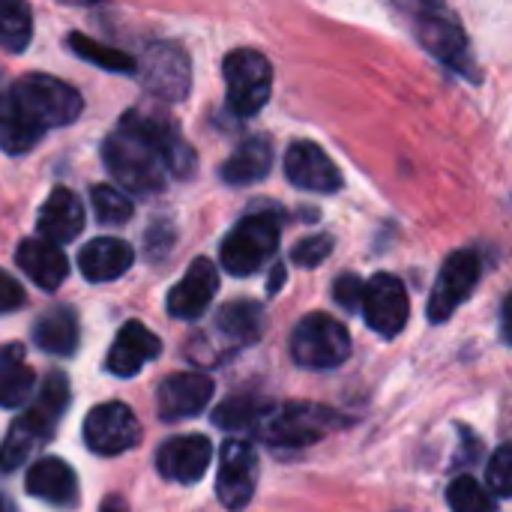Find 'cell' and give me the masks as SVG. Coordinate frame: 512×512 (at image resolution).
Here are the masks:
<instances>
[{
	"label": "cell",
	"instance_id": "6da1fadb",
	"mask_svg": "<svg viewBox=\"0 0 512 512\" xmlns=\"http://www.w3.org/2000/svg\"><path fill=\"white\" fill-rule=\"evenodd\" d=\"M102 162L108 174L135 195H153L165 186V159L150 135L147 114L129 111L123 123L105 138L102 144Z\"/></svg>",
	"mask_w": 512,
	"mask_h": 512
},
{
	"label": "cell",
	"instance_id": "7a4b0ae2",
	"mask_svg": "<svg viewBox=\"0 0 512 512\" xmlns=\"http://www.w3.org/2000/svg\"><path fill=\"white\" fill-rule=\"evenodd\" d=\"M15 102L27 120H33L39 129L51 126H69L78 120L84 102L75 87L66 81L45 75V72H30L15 81Z\"/></svg>",
	"mask_w": 512,
	"mask_h": 512
},
{
	"label": "cell",
	"instance_id": "3957f363",
	"mask_svg": "<svg viewBox=\"0 0 512 512\" xmlns=\"http://www.w3.org/2000/svg\"><path fill=\"white\" fill-rule=\"evenodd\" d=\"M282 234V219L273 213H252L240 219L222 243V267L231 276H252L258 273L276 252Z\"/></svg>",
	"mask_w": 512,
	"mask_h": 512
},
{
	"label": "cell",
	"instance_id": "277c9868",
	"mask_svg": "<svg viewBox=\"0 0 512 512\" xmlns=\"http://www.w3.org/2000/svg\"><path fill=\"white\" fill-rule=\"evenodd\" d=\"M291 357L303 369H336L351 357V336L333 315L312 312L294 327Z\"/></svg>",
	"mask_w": 512,
	"mask_h": 512
},
{
	"label": "cell",
	"instance_id": "5b68a950",
	"mask_svg": "<svg viewBox=\"0 0 512 512\" xmlns=\"http://www.w3.org/2000/svg\"><path fill=\"white\" fill-rule=\"evenodd\" d=\"M336 423H342V420L327 408L306 405V402H291V405H282V408H270L264 414V420L258 423V435L270 447L297 450V447H309V444L321 441L327 435V429L336 426Z\"/></svg>",
	"mask_w": 512,
	"mask_h": 512
},
{
	"label": "cell",
	"instance_id": "8992f818",
	"mask_svg": "<svg viewBox=\"0 0 512 512\" xmlns=\"http://www.w3.org/2000/svg\"><path fill=\"white\" fill-rule=\"evenodd\" d=\"M225 87H228V108L237 117L258 114L273 90V66L261 51L237 48L225 57Z\"/></svg>",
	"mask_w": 512,
	"mask_h": 512
},
{
	"label": "cell",
	"instance_id": "52a82bcc",
	"mask_svg": "<svg viewBox=\"0 0 512 512\" xmlns=\"http://www.w3.org/2000/svg\"><path fill=\"white\" fill-rule=\"evenodd\" d=\"M138 66H141V81L153 96L168 102H180L189 96L192 66L177 42H153Z\"/></svg>",
	"mask_w": 512,
	"mask_h": 512
},
{
	"label": "cell",
	"instance_id": "ba28073f",
	"mask_svg": "<svg viewBox=\"0 0 512 512\" xmlns=\"http://www.w3.org/2000/svg\"><path fill=\"white\" fill-rule=\"evenodd\" d=\"M417 36H420V42L426 45V51L432 57H438L441 63L453 66L459 75H474V60H471L468 36H465V30L456 24V18L447 9H438V6L420 9Z\"/></svg>",
	"mask_w": 512,
	"mask_h": 512
},
{
	"label": "cell",
	"instance_id": "9c48e42d",
	"mask_svg": "<svg viewBox=\"0 0 512 512\" xmlns=\"http://www.w3.org/2000/svg\"><path fill=\"white\" fill-rule=\"evenodd\" d=\"M141 441V423L123 402H105L84 420V444L99 456H120Z\"/></svg>",
	"mask_w": 512,
	"mask_h": 512
},
{
	"label": "cell",
	"instance_id": "30bf717a",
	"mask_svg": "<svg viewBox=\"0 0 512 512\" xmlns=\"http://www.w3.org/2000/svg\"><path fill=\"white\" fill-rule=\"evenodd\" d=\"M258 486V453L249 441H225L216 474V495L225 510H243Z\"/></svg>",
	"mask_w": 512,
	"mask_h": 512
},
{
	"label": "cell",
	"instance_id": "8fae6325",
	"mask_svg": "<svg viewBox=\"0 0 512 512\" xmlns=\"http://www.w3.org/2000/svg\"><path fill=\"white\" fill-rule=\"evenodd\" d=\"M477 282H480V258H477V252H468V249L453 252L444 261V267H441V273L435 279V288H432V297H429V321H435V324L447 321L459 309V303H465L471 297Z\"/></svg>",
	"mask_w": 512,
	"mask_h": 512
},
{
	"label": "cell",
	"instance_id": "7c38bea8",
	"mask_svg": "<svg viewBox=\"0 0 512 512\" xmlns=\"http://www.w3.org/2000/svg\"><path fill=\"white\" fill-rule=\"evenodd\" d=\"M363 315H366V324L378 336H387V339L399 336L411 318V300H408L402 279L390 273L372 276L366 285V297H363Z\"/></svg>",
	"mask_w": 512,
	"mask_h": 512
},
{
	"label": "cell",
	"instance_id": "4fadbf2b",
	"mask_svg": "<svg viewBox=\"0 0 512 512\" xmlns=\"http://www.w3.org/2000/svg\"><path fill=\"white\" fill-rule=\"evenodd\" d=\"M285 174L294 186L309 192L333 195L342 189V174L336 162L312 141H294L285 153Z\"/></svg>",
	"mask_w": 512,
	"mask_h": 512
},
{
	"label": "cell",
	"instance_id": "5bb4252c",
	"mask_svg": "<svg viewBox=\"0 0 512 512\" xmlns=\"http://www.w3.org/2000/svg\"><path fill=\"white\" fill-rule=\"evenodd\" d=\"M219 291V270L210 258H195L186 276L168 294V312L180 321H195L207 312Z\"/></svg>",
	"mask_w": 512,
	"mask_h": 512
},
{
	"label": "cell",
	"instance_id": "9a60e30c",
	"mask_svg": "<svg viewBox=\"0 0 512 512\" xmlns=\"http://www.w3.org/2000/svg\"><path fill=\"white\" fill-rule=\"evenodd\" d=\"M213 381L201 372H177L159 384L156 402L162 420H189L198 417L213 399Z\"/></svg>",
	"mask_w": 512,
	"mask_h": 512
},
{
	"label": "cell",
	"instance_id": "2e32d148",
	"mask_svg": "<svg viewBox=\"0 0 512 512\" xmlns=\"http://www.w3.org/2000/svg\"><path fill=\"white\" fill-rule=\"evenodd\" d=\"M210 459H213V444L204 435H180L159 447L156 468L165 480L192 486L207 474Z\"/></svg>",
	"mask_w": 512,
	"mask_h": 512
},
{
	"label": "cell",
	"instance_id": "e0dca14e",
	"mask_svg": "<svg viewBox=\"0 0 512 512\" xmlns=\"http://www.w3.org/2000/svg\"><path fill=\"white\" fill-rule=\"evenodd\" d=\"M159 351H162V342L150 327H144L141 321H126L108 351V372L117 378H132L150 360H156Z\"/></svg>",
	"mask_w": 512,
	"mask_h": 512
},
{
	"label": "cell",
	"instance_id": "ac0fdd59",
	"mask_svg": "<svg viewBox=\"0 0 512 512\" xmlns=\"http://www.w3.org/2000/svg\"><path fill=\"white\" fill-rule=\"evenodd\" d=\"M15 261L18 267L24 270V276L39 285L42 291H54L63 285L66 273H69V261L63 255V249L45 237H33V240H24L15 252Z\"/></svg>",
	"mask_w": 512,
	"mask_h": 512
},
{
	"label": "cell",
	"instance_id": "d6986e66",
	"mask_svg": "<svg viewBox=\"0 0 512 512\" xmlns=\"http://www.w3.org/2000/svg\"><path fill=\"white\" fill-rule=\"evenodd\" d=\"M84 222H87V216H84V204H81V198L75 195V192H69V189H54L51 195H48V201L42 204V210H39V234L45 237V240H51V243H69V240H75L81 231H84Z\"/></svg>",
	"mask_w": 512,
	"mask_h": 512
},
{
	"label": "cell",
	"instance_id": "ffe728a7",
	"mask_svg": "<svg viewBox=\"0 0 512 512\" xmlns=\"http://www.w3.org/2000/svg\"><path fill=\"white\" fill-rule=\"evenodd\" d=\"M135 261V252L126 240L96 237L78 252V270L87 282H111L120 279Z\"/></svg>",
	"mask_w": 512,
	"mask_h": 512
},
{
	"label": "cell",
	"instance_id": "44dd1931",
	"mask_svg": "<svg viewBox=\"0 0 512 512\" xmlns=\"http://www.w3.org/2000/svg\"><path fill=\"white\" fill-rule=\"evenodd\" d=\"M27 495L54 504V507H72L78 501V480L75 471L63 462V459H39L30 471H27Z\"/></svg>",
	"mask_w": 512,
	"mask_h": 512
},
{
	"label": "cell",
	"instance_id": "7402d4cb",
	"mask_svg": "<svg viewBox=\"0 0 512 512\" xmlns=\"http://www.w3.org/2000/svg\"><path fill=\"white\" fill-rule=\"evenodd\" d=\"M273 168V144L264 135L246 138L222 165V180L231 186H252L264 180Z\"/></svg>",
	"mask_w": 512,
	"mask_h": 512
},
{
	"label": "cell",
	"instance_id": "603a6c76",
	"mask_svg": "<svg viewBox=\"0 0 512 512\" xmlns=\"http://www.w3.org/2000/svg\"><path fill=\"white\" fill-rule=\"evenodd\" d=\"M78 336H81V330H78V315H75L69 306H57V309L45 312V315H39L36 324H33V342H36L42 351L54 354V357H69V354H75V351H78Z\"/></svg>",
	"mask_w": 512,
	"mask_h": 512
},
{
	"label": "cell",
	"instance_id": "cb8c5ba5",
	"mask_svg": "<svg viewBox=\"0 0 512 512\" xmlns=\"http://www.w3.org/2000/svg\"><path fill=\"white\" fill-rule=\"evenodd\" d=\"M36 375L24 363V348L18 342L0 348V408H21L33 393Z\"/></svg>",
	"mask_w": 512,
	"mask_h": 512
},
{
	"label": "cell",
	"instance_id": "d4e9b609",
	"mask_svg": "<svg viewBox=\"0 0 512 512\" xmlns=\"http://www.w3.org/2000/svg\"><path fill=\"white\" fill-rule=\"evenodd\" d=\"M261 306L249 303V300H237L222 306V312L216 315V333L231 345V348H243L249 342H255L261 336Z\"/></svg>",
	"mask_w": 512,
	"mask_h": 512
},
{
	"label": "cell",
	"instance_id": "484cf974",
	"mask_svg": "<svg viewBox=\"0 0 512 512\" xmlns=\"http://www.w3.org/2000/svg\"><path fill=\"white\" fill-rule=\"evenodd\" d=\"M66 405H69V384H66V378H63L60 372H51V375L45 378V387L39 390L36 402L27 408L24 417H27L36 429H42V432L51 438V432H54V426L60 423Z\"/></svg>",
	"mask_w": 512,
	"mask_h": 512
},
{
	"label": "cell",
	"instance_id": "4316f807",
	"mask_svg": "<svg viewBox=\"0 0 512 512\" xmlns=\"http://www.w3.org/2000/svg\"><path fill=\"white\" fill-rule=\"evenodd\" d=\"M45 438H48V435H45L42 429H36L27 417L15 420L12 429H9V435H6V441H3V447H0V468H3V471L21 468Z\"/></svg>",
	"mask_w": 512,
	"mask_h": 512
},
{
	"label": "cell",
	"instance_id": "83f0119b",
	"mask_svg": "<svg viewBox=\"0 0 512 512\" xmlns=\"http://www.w3.org/2000/svg\"><path fill=\"white\" fill-rule=\"evenodd\" d=\"M66 42H69V48H72L81 60L96 63V66H102V69H108V72H135V69H138V60H135V57H129V54L120 51V48L102 45V42H96L93 36L69 33Z\"/></svg>",
	"mask_w": 512,
	"mask_h": 512
},
{
	"label": "cell",
	"instance_id": "f1b7e54d",
	"mask_svg": "<svg viewBox=\"0 0 512 512\" xmlns=\"http://www.w3.org/2000/svg\"><path fill=\"white\" fill-rule=\"evenodd\" d=\"M267 411H270V408H267L258 396L240 393V396L225 399V402L213 411V423H216L219 429H249V426L258 429V423L264 420Z\"/></svg>",
	"mask_w": 512,
	"mask_h": 512
},
{
	"label": "cell",
	"instance_id": "f546056e",
	"mask_svg": "<svg viewBox=\"0 0 512 512\" xmlns=\"http://www.w3.org/2000/svg\"><path fill=\"white\" fill-rule=\"evenodd\" d=\"M33 36V15L27 3L0 0V45L6 51H24Z\"/></svg>",
	"mask_w": 512,
	"mask_h": 512
},
{
	"label": "cell",
	"instance_id": "4dcf8cb0",
	"mask_svg": "<svg viewBox=\"0 0 512 512\" xmlns=\"http://www.w3.org/2000/svg\"><path fill=\"white\" fill-rule=\"evenodd\" d=\"M90 201H93V213L102 225H126L132 219V201L114 186H105V183L93 186Z\"/></svg>",
	"mask_w": 512,
	"mask_h": 512
},
{
	"label": "cell",
	"instance_id": "1f68e13d",
	"mask_svg": "<svg viewBox=\"0 0 512 512\" xmlns=\"http://www.w3.org/2000/svg\"><path fill=\"white\" fill-rule=\"evenodd\" d=\"M447 504L453 512H495V501L474 477H456L447 489Z\"/></svg>",
	"mask_w": 512,
	"mask_h": 512
},
{
	"label": "cell",
	"instance_id": "d6a6232c",
	"mask_svg": "<svg viewBox=\"0 0 512 512\" xmlns=\"http://www.w3.org/2000/svg\"><path fill=\"white\" fill-rule=\"evenodd\" d=\"M489 489L498 498H512V444H504L489 459Z\"/></svg>",
	"mask_w": 512,
	"mask_h": 512
},
{
	"label": "cell",
	"instance_id": "836d02e7",
	"mask_svg": "<svg viewBox=\"0 0 512 512\" xmlns=\"http://www.w3.org/2000/svg\"><path fill=\"white\" fill-rule=\"evenodd\" d=\"M330 252H333V237L330 234H315V237H306V240H300L294 246L291 261L300 264V267H318Z\"/></svg>",
	"mask_w": 512,
	"mask_h": 512
},
{
	"label": "cell",
	"instance_id": "e575fe53",
	"mask_svg": "<svg viewBox=\"0 0 512 512\" xmlns=\"http://www.w3.org/2000/svg\"><path fill=\"white\" fill-rule=\"evenodd\" d=\"M363 297H366V282H363L360 276L345 273V276L336 279V285H333V300H336L345 312L363 306Z\"/></svg>",
	"mask_w": 512,
	"mask_h": 512
},
{
	"label": "cell",
	"instance_id": "d590c367",
	"mask_svg": "<svg viewBox=\"0 0 512 512\" xmlns=\"http://www.w3.org/2000/svg\"><path fill=\"white\" fill-rule=\"evenodd\" d=\"M18 306H24V288L6 270H0V315L12 312Z\"/></svg>",
	"mask_w": 512,
	"mask_h": 512
},
{
	"label": "cell",
	"instance_id": "8d00e7d4",
	"mask_svg": "<svg viewBox=\"0 0 512 512\" xmlns=\"http://www.w3.org/2000/svg\"><path fill=\"white\" fill-rule=\"evenodd\" d=\"M18 114V102H15V81L6 78V72L0 69V129L15 120Z\"/></svg>",
	"mask_w": 512,
	"mask_h": 512
},
{
	"label": "cell",
	"instance_id": "74e56055",
	"mask_svg": "<svg viewBox=\"0 0 512 512\" xmlns=\"http://www.w3.org/2000/svg\"><path fill=\"white\" fill-rule=\"evenodd\" d=\"M501 333L504 339L512 342V294L504 300V312H501Z\"/></svg>",
	"mask_w": 512,
	"mask_h": 512
},
{
	"label": "cell",
	"instance_id": "f35d334b",
	"mask_svg": "<svg viewBox=\"0 0 512 512\" xmlns=\"http://www.w3.org/2000/svg\"><path fill=\"white\" fill-rule=\"evenodd\" d=\"M99 512H129V507H126L123 498H105V504H102Z\"/></svg>",
	"mask_w": 512,
	"mask_h": 512
},
{
	"label": "cell",
	"instance_id": "ab89813d",
	"mask_svg": "<svg viewBox=\"0 0 512 512\" xmlns=\"http://www.w3.org/2000/svg\"><path fill=\"white\" fill-rule=\"evenodd\" d=\"M282 282H285V270H282V267H276V273L270 276V294H273V291H279V285H282Z\"/></svg>",
	"mask_w": 512,
	"mask_h": 512
}]
</instances>
